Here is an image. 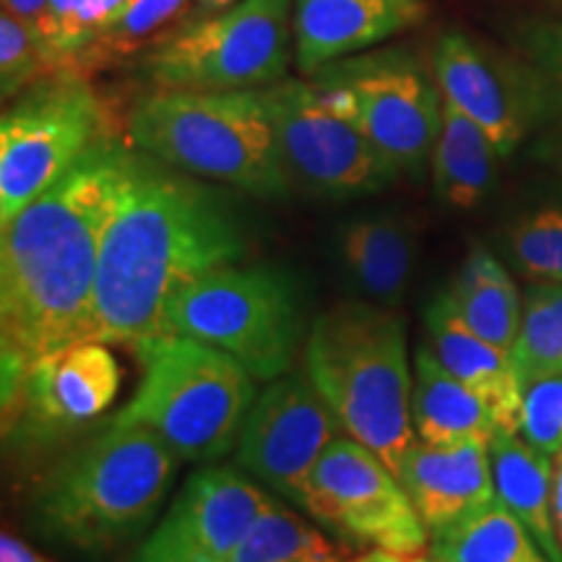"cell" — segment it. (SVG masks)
I'll use <instances>...</instances> for the list:
<instances>
[{
	"label": "cell",
	"instance_id": "cell-1",
	"mask_svg": "<svg viewBox=\"0 0 562 562\" xmlns=\"http://www.w3.org/2000/svg\"><path fill=\"white\" fill-rule=\"evenodd\" d=\"M136 149L104 136L3 227L0 378L3 406L53 351L91 341L102 237Z\"/></svg>",
	"mask_w": 562,
	"mask_h": 562
},
{
	"label": "cell",
	"instance_id": "cell-2",
	"mask_svg": "<svg viewBox=\"0 0 562 562\" xmlns=\"http://www.w3.org/2000/svg\"><path fill=\"white\" fill-rule=\"evenodd\" d=\"M245 256L229 203L165 161L138 151L102 237L91 341L138 351L161 336L182 284Z\"/></svg>",
	"mask_w": 562,
	"mask_h": 562
},
{
	"label": "cell",
	"instance_id": "cell-3",
	"mask_svg": "<svg viewBox=\"0 0 562 562\" xmlns=\"http://www.w3.org/2000/svg\"><path fill=\"white\" fill-rule=\"evenodd\" d=\"M178 459L149 427L112 417L47 476L34 497V524L70 550L115 552L154 521Z\"/></svg>",
	"mask_w": 562,
	"mask_h": 562
},
{
	"label": "cell",
	"instance_id": "cell-4",
	"mask_svg": "<svg viewBox=\"0 0 562 562\" xmlns=\"http://www.w3.org/2000/svg\"><path fill=\"white\" fill-rule=\"evenodd\" d=\"M305 368L344 432L372 448L396 474L417 440L404 321L370 302H339L315 321Z\"/></svg>",
	"mask_w": 562,
	"mask_h": 562
},
{
	"label": "cell",
	"instance_id": "cell-5",
	"mask_svg": "<svg viewBox=\"0 0 562 562\" xmlns=\"http://www.w3.org/2000/svg\"><path fill=\"white\" fill-rule=\"evenodd\" d=\"M125 131L133 149L193 178L258 199H281L292 188L261 89H157L136 102Z\"/></svg>",
	"mask_w": 562,
	"mask_h": 562
},
{
	"label": "cell",
	"instance_id": "cell-6",
	"mask_svg": "<svg viewBox=\"0 0 562 562\" xmlns=\"http://www.w3.org/2000/svg\"><path fill=\"white\" fill-rule=\"evenodd\" d=\"M140 383L115 419L149 427L180 459L214 461L240 438L256 378L224 351L161 334L138 351Z\"/></svg>",
	"mask_w": 562,
	"mask_h": 562
},
{
	"label": "cell",
	"instance_id": "cell-7",
	"mask_svg": "<svg viewBox=\"0 0 562 562\" xmlns=\"http://www.w3.org/2000/svg\"><path fill=\"white\" fill-rule=\"evenodd\" d=\"M161 334L209 344L256 381H277L292 370L302 339L297 284L269 266H220L172 294Z\"/></svg>",
	"mask_w": 562,
	"mask_h": 562
},
{
	"label": "cell",
	"instance_id": "cell-8",
	"mask_svg": "<svg viewBox=\"0 0 562 562\" xmlns=\"http://www.w3.org/2000/svg\"><path fill=\"white\" fill-rule=\"evenodd\" d=\"M292 32V0H237L159 37L144 70L167 91L266 89L284 79Z\"/></svg>",
	"mask_w": 562,
	"mask_h": 562
},
{
	"label": "cell",
	"instance_id": "cell-9",
	"mask_svg": "<svg viewBox=\"0 0 562 562\" xmlns=\"http://www.w3.org/2000/svg\"><path fill=\"white\" fill-rule=\"evenodd\" d=\"M104 136V104L81 70H53L13 97L0 121V227Z\"/></svg>",
	"mask_w": 562,
	"mask_h": 562
},
{
	"label": "cell",
	"instance_id": "cell-10",
	"mask_svg": "<svg viewBox=\"0 0 562 562\" xmlns=\"http://www.w3.org/2000/svg\"><path fill=\"white\" fill-rule=\"evenodd\" d=\"M328 108L355 121L402 175L419 180L430 167L442 125L438 81L402 47L328 63L311 74Z\"/></svg>",
	"mask_w": 562,
	"mask_h": 562
},
{
	"label": "cell",
	"instance_id": "cell-11",
	"mask_svg": "<svg viewBox=\"0 0 562 562\" xmlns=\"http://www.w3.org/2000/svg\"><path fill=\"white\" fill-rule=\"evenodd\" d=\"M261 91L292 186L351 201L381 193L402 175L360 125L323 102L313 81H279Z\"/></svg>",
	"mask_w": 562,
	"mask_h": 562
},
{
	"label": "cell",
	"instance_id": "cell-12",
	"mask_svg": "<svg viewBox=\"0 0 562 562\" xmlns=\"http://www.w3.org/2000/svg\"><path fill=\"white\" fill-rule=\"evenodd\" d=\"M300 505L349 547H372L404 558L427 547L430 531L402 480L351 435H339L323 451Z\"/></svg>",
	"mask_w": 562,
	"mask_h": 562
},
{
	"label": "cell",
	"instance_id": "cell-13",
	"mask_svg": "<svg viewBox=\"0 0 562 562\" xmlns=\"http://www.w3.org/2000/svg\"><path fill=\"white\" fill-rule=\"evenodd\" d=\"M341 422L311 378L281 375L258 393L237 438V463L252 480L300 505L315 463L339 438Z\"/></svg>",
	"mask_w": 562,
	"mask_h": 562
},
{
	"label": "cell",
	"instance_id": "cell-14",
	"mask_svg": "<svg viewBox=\"0 0 562 562\" xmlns=\"http://www.w3.org/2000/svg\"><path fill=\"white\" fill-rule=\"evenodd\" d=\"M442 100L469 115L510 159L539 131V89L531 68L516 53L482 45L463 32L442 34L432 55Z\"/></svg>",
	"mask_w": 562,
	"mask_h": 562
},
{
	"label": "cell",
	"instance_id": "cell-15",
	"mask_svg": "<svg viewBox=\"0 0 562 562\" xmlns=\"http://www.w3.org/2000/svg\"><path fill=\"white\" fill-rule=\"evenodd\" d=\"M271 503L269 492L256 487L243 469H199L140 542L133 562H229Z\"/></svg>",
	"mask_w": 562,
	"mask_h": 562
},
{
	"label": "cell",
	"instance_id": "cell-16",
	"mask_svg": "<svg viewBox=\"0 0 562 562\" xmlns=\"http://www.w3.org/2000/svg\"><path fill=\"white\" fill-rule=\"evenodd\" d=\"M121 362L102 341H79L53 351L24 378L11 404L3 406L5 430L50 438L100 419L121 391Z\"/></svg>",
	"mask_w": 562,
	"mask_h": 562
},
{
	"label": "cell",
	"instance_id": "cell-17",
	"mask_svg": "<svg viewBox=\"0 0 562 562\" xmlns=\"http://www.w3.org/2000/svg\"><path fill=\"white\" fill-rule=\"evenodd\" d=\"M422 0H297L294 55L302 74L351 58L425 19Z\"/></svg>",
	"mask_w": 562,
	"mask_h": 562
},
{
	"label": "cell",
	"instance_id": "cell-18",
	"mask_svg": "<svg viewBox=\"0 0 562 562\" xmlns=\"http://www.w3.org/2000/svg\"><path fill=\"white\" fill-rule=\"evenodd\" d=\"M396 476L430 537L497 501L487 442L430 446L417 438L398 463Z\"/></svg>",
	"mask_w": 562,
	"mask_h": 562
},
{
	"label": "cell",
	"instance_id": "cell-19",
	"mask_svg": "<svg viewBox=\"0 0 562 562\" xmlns=\"http://www.w3.org/2000/svg\"><path fill=\"white\" fill-rule=\"evenodd\" d=\"M425 323L438 360L490 406L503 432H521L526 389L518 381L508 351L474 334L456 315L446 294H438V300L427 307Z\"/></svg>",
	"mask_w": 562,
	"mask_h": 562
},
{
	"label": "cell",
	"instance_id": "cell-20",
	"mask_svg": "<svg viewBox=\"0 0 562 562\" xmlns=\"http://www.w3.org/2000/svg\"><path fill=\"white\" fill-rule=\"evenodd\" d=\"M414 360L412 425L417 438L430 446L472 440L490 446L501 432L490 406L438 360L432 347L422 344Z\"/></svg>",
	"mask_w": 562,
	"mask_h": 562
},
{
	"label": "cell",
	"instance_id": "cell-21",
	"mask_svg": "<svg viewBox=\"0 0 562 562\" xmlns=\"http://www.w3.org/2000/svg\"><path fill=\"white\" fill-rule=\"evenodd\" d=\"M495 495L531 533L550 562H562V542L552 503L554 463L518 432H497L490 442Z\"/></svg>",
	"mask_w": 562,
	"mask_h": 562
},
{
	"label": "cell",
	"instance_id": "cell-22",
	"mask_svg": "<svg viewBox=\"0 0 562 562\" xmlns=\"http://www.w3.org/2000/svg\"><path fill=\"white\" fill-rule=\"evenodd\" d=\"M497 154L487 133L472 117L442 100V125L435 144L430 175L442 206L472 211L487 199L497 178Z\"/></svg>",
	"mask_w": 562,
	"mask_h": 562
},
{
	"label": "cell",
	"instance_id": "cell-23",
	"mask_svg": "<svg viewBox=\"0 0 562 562\" xmlns=\"http://www.w3.org/2000/svg\"><path fill=\"white\" fill-rule=\"evenodd\" d=\"M339 252L364 294L378 302H396L412 279L417 240L398 216H364L344 224Z\"/></svg>",
	"mask_w": 562,
	"mask_h": 562
},
{
	"label": "cell",
	"instance_id": "cell-24",
	"mask_svg": "<svg viewBox=\"0 0 562 562\" xmlns=\"http://www.w3.org/2000/svg\"><path fill=\"white\" fill-rule=\"evenodd\" d=\"M442 294L474 334L510 355L521 328L524 300L510 273L490 250L474 245Z\"/></svg>",
	"mask_w": 562,
	"mask_h": 562
},
{
	"label": "cell",
	"instance_id": "cell-25",
	"mask_svg": "<svg viewBox=\"0 0 562 562\" xmlns=\"http://www.w3.org/2000/svg\"><path fill=\"white\" fill-rule=\"evenodd\" d=\"M435 562H550L501 501L432 533Z\"/></svg>",
	"mask_w": 562,
	"mask_h": 562
},
{
	"label": "cell",
	"instance_id": "cell-26",
	"mask_svg": "<svg viewBox=\"0 0 562 562\" xmlns=\"http://www.w3.org/2000/svg\"><path fill=\"white\" fill-rule=\"evenodd\" d=\"M349 558V544L328 539L297 513L273 501L252 521L229 562H336Z\"/></svg>",
	"mask_w": 562,
	"mask_h": 562
},
{
	"label": "cell",
	"instance_id": "cell-27",
	"mask_svg": "<svg viewBox=\"0 0 562 562\" xmlns=\"http://www.w3.org/2000/svg\"><path fill=\"white\" fill-rule=\"evenodd\" d=\"M510 360L524 389L562 375V284L537 281L526 290Z\"/></svg>",
	"mask_w": 562,
	"mask_h": 562
},
{
	"label": "cell",
	"instance_id": "cell-28",
	"mask_svg": "<svg viewBox=\"0 0 562 562\" xmlns=\"http://www.w3.org/2000/svg\"><path fill=\"white\" fill-rule=\"evenodd\" d=\"M510 50L531 68L539 89V131L562 154V21L531 16L510 26Z\"/></svg>",
	"mask_w": 562,
	"mask_h": 562
},
{
	"label": "cell",
	"instance_id": "cell-29",
	"mask_svg": "<svg viewBox=\"0 0 562 562\" xmlns=\"http://www.w3.org/2000/svg\"><path fill=\"white\" fill-rule=\"evenodd\" d=\"M191 0H131L125 9L112 19V24L83 50L74 70L91 74L94 68L131 58L140 47L167 30Z\"/></svg>",
	"mask_w": 562,
	"mask_h": 562
},
{
	"label": "cell",
	"instance_id": "cell-30",
	"mask_svg": "<svg viewBox=\"0 0 562 562\" xmlns=\"http://www.w3.org/2000/svg\"><path fill=\"white\" fill-rule=\"evenodd\" d=\"M128 3L131 0H50V53L58 70L74 68Z\"/></svg>",
	"mask_w": 562,
	"mask_h": 562
},
{
	"label": "cell",
	"instance_id": "cell-31",
	"mask_svg": "<svg viewBox=\"0 0 562 562\" xmlns=\"http://www.w3.org/2000/svg\"><path fill=\"white\" fill-rule=\"evenodd\" d=\"M513 261L526 277L562 284V206H542L513 224Z\"/></svg>",
	"mask_w": 562,
	"mask_h": 562
},
{
	"label": "cell",
	"instance_id": "cell-32",
	"mask_svg": "<svg viewBox=\"0 0 562 562\" xmlns=\"http://www.w3.org/2000/svg\"><path fill=\"white\" fill-rule=\"evenodd\" d=\"M55 60L45 40L19 16L0 13V94L11 102L42 76L53 74Z\"/></svg>",
	"mask_w": 562,
	"mask_h": 562
},
{
	"label": "cell",
	"instance_id": "cell-33",
	"mask_svg": "<svg viewBox=\"0 0 562 562\" xmlns=\"http://www.w3.org/2000/svg\"><path fill=\"white\" fill-rule=\"evenodd\" d=\"M518 435L550 459L562 451V375L526 389Z\"/></svg>",
	"mask_w": 562,
	"mask_h": 562
},
{
	"label": "cell",
	"instance_id": "cell-34",
	"mask_svg": "<svg viewBox=\"0 0 562 562\" xmlns=\"http://www.w3.org/2000/svg\"><path fill=\"white\" fill-rule=\"evenodd\" d=\"M3 11L13 13V16H19L24 24H30L34 32H40L47 50H50V0H3Z\"/></svg>",
	"mask_w": 562,
	"mask_h": 562
},
{
	"label": "cell",
	"instance_id": "cell-35",
	"mask_svg": "<svg viewBox=\"0 0 562 562\" xmlns=\"http://www.w3.org/2000/svg\"><path fill=\"white\" fill-rule=\"evenodd\" d=\"M0 562H53L45 554L32 550L30 544L21 542L19 537H13L11 531H3L0 537Z\"/></svg>",
	"mask_w": 562,
	"mask_h": 562
},
{
	"label": "cell",
	"instance_id": "cell-36",
	"mask_svg": "<svg viewBox=\"0 0 562 562\" xmlns=\"http://www.w3.org/2000/svg\"><path fill=\"white\" fill-rule=\"evenodd\" d=\"M552 503H554V521H558L560 542H562V451L554 456L552 472Z\"/></svg>",
	"mask_w": 562,
	"mask_h": 562
},
{
	"label": "cell",
	"instance_id": "cell-37",
	"mask_svg": "<svg viewBox=\"0 0 562 562\" xmlns=\"http://www.w3.org/2000/svg\"><path fill=\"white\" fill-rule=\"evenodd\" d=\"M336 562H406V558H404V554H396V552L370 550V552L357 554V558H344V560H336Z\"/></svg>",
	"mask_w": 562,
	"mask_h": 562
},
{
	"label": "cell",
	"instance_id": "cell-38",
	"mask_svg": "<svg viewBox=\"0 0 562 562\" xmlns=\"http://www.w3.org/2000/svg\"><path fill=\"white\" fill-rule=\"evenodd\" d=\"M237 3V0H199V11L201 13H214L227 9V5Z\"/></svg>",
	"mask_w": 562,
	"mask_h": 562
},
{
	"label": "cell",
	"instance_id": "cell-39",
	"mask_svg": "<svg viewBox=\"0 0 562 562\" xmlns=\"http://www.w3.org/2000/svg\"><path fill=\"white\" fill-rule=\"evenodd\" d=\"M412 562H435V560H425V558H419V560H412Z\"/></svg>",
	"mask_w": 562,
	"mask_h": 562
},
{
	"label": "cell",
	"instance_id": "cell-40",
	"mask_svg": "<svg viewBox=\"0 0 562 562\" xmlns=\"http://www.w3.org/2000/svg\"><path fill=\"white\" fill-rule=\"evenodd\" d=\"M558 3H560V5H562V0H558Z\"/></svg>",
	"mask_w": 562,
	"mask_h": 562
}]
</instances>
